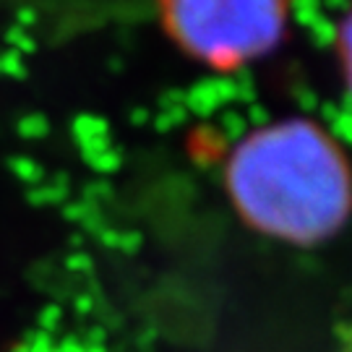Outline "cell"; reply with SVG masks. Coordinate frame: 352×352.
Returning <instances> with one entry per match:
<instances>
[{
	"instance_id": "cell-1",
	"label": "cell",
	"mask_w": 352,
	"mask_h": 352,
	"mask_svg": "<svg viewBox=\"0 0 352 352\" xmlns=\"http://www.w3.org/2000/svg\"><path fill=\"white\" fill-rule=\"evenodd\" d=\"M235 212L258 232L292 245H316L352 214V170L324 128L282 120L238 141L225 170Z\"/></svg>"
},
{
	"instance_id": "cell-2",
	"label": "cell",
	"mask_w": 352,
	"mask_h": 352,
	"mask_svg": "<svg viewBox=\"0 0 352 352\" xmlns=\"http://www.w3.org/2000/svg\"><path fill=\"white\" fill-rule=\"evenodd\" d=\"M157 11L167 37L188 58L232 71L277 47L289 0H157Z\"/></svg>"
},
{
	"instance_id": "cell-3",
	"label": "cell",
	"mask_w": 352,
	"mask_h": 352,
	"mask_svg": "<svg viewBox=\"0 0 352 352\" xmlns=\"http://www.w3.org/2000/svg\"><path fill=\"white\" fill-rule=\"evenodd\" d=\"M340 55H342V71L347 78V87L352 91V13L344 19L340 32Z\"/></svg>"
}]
</instances>
